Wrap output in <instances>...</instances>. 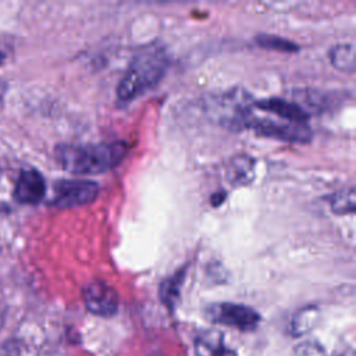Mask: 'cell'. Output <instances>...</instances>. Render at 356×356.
Segmentation results:
<instances>
[{
	"label": "cell",
	"instance_id": "1",
	"mask_svg": "<svg viewBox=\"0 0 356 356\" xmlns=\"http://www.w3.org/2000/svg\"><path fill=\"white\" fill-rule=\"evenodd\" d=\"M168 67L167 50L163 44L140 46L132 56L127 71L117 85V102L127 104L154 88Z\"/></svg>",
	"mask_w": 356,
	"mask_h": 356
},
{
	"label": "cell",
	"instance_id": "2",
	"mask_svg": "<svg viewBox=\"0 0 356 356\" xmlns=\"http://www.w3.org/2000/svg\"><path fill=\"white\" fill-rule=\"evenodd\" d=\"M122 140L102 143H63L56 147L57 163L76 175H96L117 167L127 156Z\"/></svg>",
	"mask_w": 356,
	"mask_h": 356
},
{
	"label": "cell",
	"instance_id": "3",
	"mask_svg": "<svg viewBox=\"0 0 356 356\" xmlns=\"http://www.w3.org/2000/svg\"><path fill=\"white\" fill-rule=\"evenodd\" d=\"M232 127H241L254 131L259 135L278 139L288 143H307L313 132L307 122H291L280 118H266L250 113L248 108H242L231 121Z\"/></svg>",
	"mask_w": 356,
	"mask_h": 356
},
{
	"label": "cell",
	"instance_id": "4",
	"mask_svg": "<svg viewBox=\"0 0 356 356\" xmlns=\"http://www.w3.org/2000/svg\"><path fill=\"white\" fill-rule=\"evenodd\" d=\"M99 193V185L89 179H60L53 185V196L49 206L70 209L90 203Z\"/></svg>",
	"mask_w": 356,
	"mask_h": 356
},
{
	"label": "cell",
	"instance_id": "5",
	"mask_svg": "<svg viewBox=\"0 0 356 356\" xmlns=\"http://www.w3.org/2000/svg\"><path fill=\"white\" fill-rule=\"evenodd\" d=\"M206 316L213 323L235 327L241 331H252L260 323V316L256 310L245 305L229 302L209 306V309L206 310Z\"/></svg>",
	"mask_w": 356,
	"mask_h": 356
},
{
	"label": "cell",
	"instance_id": "6",
	"mask_svg": "<svg viewBox=\"0 0 356 356\" xmlns=\"http://www.w3.org/2000/svg\"><path fill=\"white\" fill-rule=\"evenodd\" d=\"M86 309L100 317H111L118 309V296L114 288L100 280L90 281L83 288Z\"/></svg>",
	"mask_w": 356,
	"mask_h": 356
},
{
	"label": "cell",
	"instance_id": "7",
	"mask_svg": "<svg viewBox=\"0 0 356 356\" xmlns=\"http://www.w3.org/2000/svg\"><path fill=\"white\" fill-rule=\"evenodd\" d=\"M46 195L43 175L35 168H25L19 172L14 189V197L24 204H38Z\"/></svg>",
	"mask_w": 356,
	"mask_h": 356
},
{
	"label": "cell",
	"instance_id": "8",
	"mask_svg": "<svg viewBox=\"0 0 356 356\" xmlns=\"http://www.w3.org/2000/svg\"><path fill=\"white\" fill-rule=\"evenodd\" d=\"M254 106L263 111L277 115L280 120L291 122H306L309 113L296 102L281 97H268L254 102Z\"/></svg>",
	"mask_w": 356,
	"mask_h": 356
},
{
	"label": "cell",
	"instance_id": "9",
	"mask_svg": "<svg viewBox=\"0 0 356 356\" xmlns=\"http://www.w3.org/2000/svg\"><path fill=\"white\" fill-rule=\"evenodd\" d=\"M225 349L227 348L224 346L222 334L218 330H204L196 337V356H222Z\"/></svg>",
	"mask_w": 356,
	"mask_h": 356
},
{
	"label": "cell",
	"instance_id": "10",
	"mask_svg": "<svg viewBox=\"0 0 356 356\" xmlns=\"http://www.w3.org/2000/svg\"><path fill=\"white\" fill-rule=\"evenodd\" d=\"M185 273H186V268L184 267V268L178 270L175 274H172L171 277L165 278V280L163 281V284L160 285V298H161V302H163L170 310H174V307H175L177 303H178L181 286H182L184 280H185Z\"/></svg>",
	"mask_w": 356,
	"mask_h": 356
},
{
	"label": "cell",
	"instance_id": "11",
	"mask_svg": "<svg viewBox=\"0 0 356 356\" xmlns=\"http://www.w3.org/2000/svg\"><path fill=\"white\" fill-rule=\"evenodd\" d=\"M355 44L353 43H339L331 47L328 53L330 63L339 71L353 72L355 71Z\"/></svg>",
	"mask_w": 356,
	"mask_h": 356
},
{
	"label": "cell",
	"instance_id": "12",
	"mask_svg": "<svg viewBox=\"0 0 356 356\" xmlns=\"http://www.w3.org/2000/svg\"><path fill=\"white\" fill-rule=\"evenodd\" d=\"M318 320V310L314 306H307L300 309L291 321V332L295 337H300L309 332Z\"/></svg>",
	"mask_w": 356,
	"mask_h": 356
},
{
	"label": "cell",
	"instance_id": "13",
	"mask_svg": "<svg viewBox=\"0 0 356 356\" xmlns=\"http://www.w3.org/2000/svg\"><path fill=\"white\" fill-rule=\"evenodd\" d=\"M254 42L257 46L263 49H270V50H277L282 53H295L299 50V46L285 38L277 36V35H270V33H261L254 38Z\"/></svg>",
	"mask_w": 356,
	"mask_h": 356
},
{
	"label": "cell",
	"instance_id": "14",
	"mask_svg": "<svg viewBox=\"0 0 356 356\" xmlns=\"http://www.w3.org/2000/svg\"><path fill=\"white\" fill-rule=\"evenodd\" d=\"M328 202H330L331 210L335 214H352L356 209L355 189L353 188L342 189L334 193Z\"/></svg>",
	"mask_w": 356,
	"mask_h": 356
},
{
	"label": "cell",
	"instance_id": "15",
	"mask_svg": "<svg viewBox=\"0 0 356 356\" xmlns=\"http://www.w3.org/2000/svg\"><path fill=\"white\" fill-rule=\"evenodd\" d=\"M250 159L248 157H239L232 161V165L229 167L231 172V182L234 184H246L250 179L252 167L248 165V161Z\"/></svg>",
	"mask_w": 356,
	"mask_h": 356
},
{
	"label": "cell",
	"instance_id": "16",
	"mask_svg": "<svg viewBox=\"0 0 356 356\" xmlns=\"http://www.w3.org/2000/svg\"><path fill=\"white\" fill-rule=\"evenodd\" d=\"M292 356H325V352L317 342H302L295 346Z\"/></svg>",
	"mask_w": 356,
	"mask_h": 356
},
{
	"label": "cell",
	"instance_id": "17",
	"mask_svg": "<svg viewBox=\"0 0 356 356\" xmlns=\"http://www.w3.org/2000/svg\"><path fill=\"white\" fill-rule=\"evenodd\" d=\"M3 61H4V54L0 51V65L3 64Z\"/></svg>",
	"mask_w": 356,
	"mask_h": 356
}]
</instances>
